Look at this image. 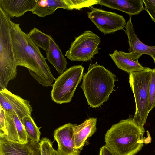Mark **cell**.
<instances>
[{"label":"cell","mask_w":155,"mask_h":155,"mask_svg":"<svg viewBox=\"0 0 155 155\" xmlns=\"http://www.w3.org/2000/svg\"><path fill=\"white\" fill-rule=\"evenodd\" d=\"M88 18L105 35L123 30L126 23L123 17L115 12L91 7Z\"/></svg>","instance_id":"cell-8"},{"label":"cell","mask_w":155,"mask_h":155,"mask_svg":"<svg viewBox=\"0 0 155 155\" xmlns=\"http://www.w3.org/2000/svg\"><path fill=\"white\" fill-rule=\"evenodd\" d=\"M116 66L120 69L130 73L143 70L144 67L138 61L133 60L122 54L117 50L109 54Z\"/></svg>","instance_id":"cell-19"},{"label":"cell","mask_w":155,"mask_h":155,"mask_svg":"<svg viewBox=\"0 0 155 155\" xmlns=\"http://www.w3.org/2000/svg\"><path fill=\"white\" fill-rule=\"evenodd\" d=\"M99 155H117L114 151L105 145L100 148Z\"/></svg>","instance_id":"cell-27"},{"label":"cell","mask_w":155,"mask_h":155,"mask_svg":"<svg viewBox=\"0 0 155 155\" xmlns=\"http://www.w3.org/2000/svg\"><path fill=\"white\" fill-rule=\"evenodd\" d=\"M75 124L69 123L56 129L54 140L57 143L58 150L62 155H79L81 150L75 147L73 127Z\"/></svg>","instance_id":"cell-11"},{"label":"cell","mask_w":155,"mask_h":155,"mask_svg":"<svg viewBox=\"0 0 155 155\" xmlns=\"http://www.w3.org/2000/svg\"><path fill=\"white\" fill-rule=\"evenodd\" d=\"M152 69L144 67L140 71L129 74V82L134 94L135 111L133 121L143 133L149 113V88Z\"/></svg>","instance_id":"cell-5"},{"label":"cell","mask_w":155,"mask_h":155,"mask_svg":"<svg viewBox=\"0 0 155 155\" xmlns=\"http://www.w3.org/2000/svg\"><path fill=\"white\" fill-rule=\"evenodd\" d=\"M10 17L0 6V88L16 78L17 65L11 33Z\"/></svg>","instance_id":"cell-4"},{"label":"cell","mask_w":155,"mask_h":155,"mask_svg":"<svg viewBox=\"0 0 155 155\" xmlns=\"http://www.w3.org/2000/svg\"><path fill=\"white\" fill-rule=\"evenodd\" d=\"M0 105L8 112H14L21 119L31 115L33 111L30 101L14 94L7 88L0 89Z\"/></svg>","instance_id":"cell-10"},{"label":"cell","mask_w":155,"mask_h":155,"mask_svg":"<svg viewBox=\"0 0 155 155\" xmlns=\"http://www.w3.org/2000/svg\"><path fill=\"white\" fill-rule=\"evenodd\" d=\"M97 122V118L92 117L79 125H74L73 129L76 148L81 150L87 139L96 132Z\"/></svg>","instance_id":"cell-16"},{"label":"cell","mask_w":155,"mask_h":155,"mask_svg":"<svg viewBox=\"0 0 155 155\" xmlns=\"http://www.w3.org/2000/svg\"><path fill=\"white\" fill-rule=\"evenodd\" d=\"M82 79L81 87L91 107L97 108L102 105L115 91L116 75L97 62L90 64Z\"/></svg>","instance_id":"cell-2"},{"label":"cell","mask_w":155,"mask_h":155,"mask_svg":"<svg viewBox=\"0 0 155 155\" xmlns=\"http://www.w3.org/2000/svg\"><path fill=\"white\" fill-rule=\"evenodd\" d=\"M145 9L149 15L152 20L155 23V0H143Z\"/></svg>","instance_id":"cell-25"},{"label":"cell","mask_w":155,"mask_h":155,"mask_svg":"<svg viewBox=\"0 0 155 155\" xmlns=\"http://www.w3.org/2000/svg\"><path fill=\"white\" fill-rule=\"evenodd\" d=\"M5 112L6 126L9 140L14 142L27 143L28 138L22 122L21 119L14 112Z\"/></svg>","instance_id":"cell-13"},{"label":"cell","mask_w":155,"mask_h":155,"mask_svg":"<svg viewBox=\"0 0 155 155\" xmlns=\"http://www.w3.org/2000/svg\"><path fill=\"white\" fill-rule=\"evenodd\" d=\"M71 0H38L32 14L44 17L54 13L58 8L72 10Z\"/></svg>","instance_id":"cell-17"},{"label":"cell","mask_w":155,"mask_h":155,"mask_svg":"<svg viewBox=\"0 0 155 155\" xmlns=\"http://www.w3.org/2000/svg\"><path fill=\"white\" fill-rule=\"evenodd\" d=\"M11 33L18 66L26 67L33 78L43 86H52L56 79L39 48L19 24L12 21Z\"/></svg>","instance_id":"cell-1"},{"label":"cell","mask_w":155,"mask_h":155,"mask_svg":"<svg viewBox=\"0 0 155 155\" xmlns=\"http://www.w3.org/2000/svg\"><path fill=\"white\" fill-rule=\"evenodd\" d=\"M143 0H100L99 4L127 14L131 17L144 10Z\"/></svg>","instance_id":"cell-15"},{"label":"cell","mask_w":155,"mask_h":155,"mask_svg":"<svg viewBox=\"0 0 155 155\" xmlns=\"http://www.w3.org/2000/svg\"><path fill=\"white\" fill-rule=\"evenodd\" d=\"M41 155H51L54 149L50 140L46 137L42 138L39 142Z\"/></svg>","instance_id":"cell-23"},{"label":"cell","mask_w":155,"mask_h":155,"mask_svg":"<svg viewBox=\"0 0 155 155\" xmlns=\"http://www.w3.org/2000/svg\"><path fill=\"white\" fill-rule=\"evenodd\" d=\"M73 5L72 9L80 10L86 7L99 4L100 0H71Z\"/></svg>","instance_id":"cell-24"},{"label":"cell","mask_w":155,"mask_h":155,"mask_svg":"<svg viewBox=\"0 0 155 155\" xmlns=\"http://www.w3.org/2000/svg\"><path fill=\"white\" fill-rule=\"evenodd\" d=\"M39 148V143L29 138L27 143L23 144L12 142L5 136H0V155H36Z\"/></svg>","instance_id":"cell-12"},{"label":"cell","mask_w":155,"mask_h":155,"mask_svg":"<svg viewBox=\"0 0 155 155\" xmlns=\"http://www.w3.org/2000/svg\"><path fill=\"white\" fill-rule=\"evenodd\" d=\"M46 54V59L54 66L59 75L66 70L67 63L66 58L52 37Z\"/></svg>","instance_id":"cell-18"},{"label":"cell","mask_w":155,"mask_h":155,"mask_svg":"<svg viewBox=\"0 0 155 155\" xmlns=\"http://www.w3.org/2000/svg\"><path fill=\"white\" fill-rule=\"evenodd\" d=\"M25 131L28 138L31 141L39 143L41 134L40 129L35 123L31 115H26L21 119Z\"/></svg>","instance_id":"cell-20"},{"label":"cell","mask_w":155,"mask_h":155,"mask_svg":"<svg viewBox=\"0 0 155 155\" xmlns=\"http://www.w3.org/2000/svg\"><path fill=\"white\" fill-rule=\"evenodd\" d=\"M125 32L127 35L129 48L128 53L120 51L124 55L135 61H138L143 54L150 56L155 63V46H149L140 41L136 34L130 17L126 23Z\"/></svg>","instance_id":"cell-9"},{"label":"cell","mask_w":155,"mask_h":155,"mask_svg":"<svg viewBox=\"0 0 155 155\" xmlns=\"http://www.w3.org/2000/svg\"><path fill=\"white\" fill-rule=\"evenodd\" d=\"M84 70L82 65H74L60 75L52 85V100L58 104L70 102L83 78Z\"/></svg>","instance_id":"cell-6"},{"label":"cell","mask_w":155,"mask_h":155,"mask_svg":"<svg viewBox=\"0 0 155 155\" xmlns=\"http://www.w3.org/2000/svg\"><path fill=\"white\" fill-rule=\"evenodd\" d=\"M144 134L132 118L123 120L112 125L106 132L105 145L117 155H134L145 143Z\"/></svg>","instance_id":"cell-3"},{"label":"cell","mask_w":155,"mask_h":155,"mask_svg":"<svg viewBox=\"0 0 155 155\" xmlns=\"http://www.w3.org/2000/svg\"><path fill=\"white\" fill-rule=\"evenodd\" d=\"M0 136L7 135L4 110L0 105Z\"/></svg>","instance_id":"cell-26"},{"label":"cell","mask_w":155,"mask_h":155,"mask_svg":"<svg viewBox=\"0 0 155 155\" xmlns=\"http://www.w3.org/2000/svg\"><path fill=\"white\" fill-rule=\"evenodd\" d=\"M51 155H62L61 154L58 150L54 149Z\"/></svg>","instance_id":"cell-28"},{"label":"cell","mask_w":155,"mask_h":155,"mask_svg":"<svg viewBox=\"0 0 155 155\" xmlns=\"http://www.w3.org/2000/svg\"><path fill=\"white\" fill-rule=\"evenodd\" d=\"M38 0H0V6L11 18L19 17L35 9Z\"/></svg>","instance_id":"cell-14"},{"label":"cell","mask_w":155,"mask_h":155,"mask_svg":"<svg viewBox=\"0 0 155 155\" xmlns=\"http://www.w3.org/2000/svg\"><path fill=\"white\" fill-rule=\"evenodd\" d=\"M28 35L34 44L38 47L46 51L49 48L51 36L40 31L34 27L31 30Z\"/></svg>","instance_id":"cell-21"},{"label":"cell","mask_w":155,"mask_h":155,"mask_svg":"<svg viewBox=\"0 0 155 155\" xmlns=\"http://www.w3.org/2000/svg\"><path fill=\"white\" fill-rule=\"evenodd\" d=\"M148 110L149 112L155 107V68L152 69L149 88Z\"/></svg>","instance_id":"cell-22"},{"label":"cell","mask_w":155,"mask_h":155,"mask_svg":"<svg viewBox=\"0 0 155 155\" xmlns=\"http://www.w3.org/2000/svg\"><path fill=\"white\" fill-rule=\"evenodd\" d=\"M101 38L91 31L87 30L78 36L71 43L65 56L74 61H87L99 53V45Z\"/></svg>","instance_id":"cell-7"}]
</instances>
